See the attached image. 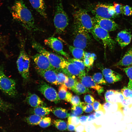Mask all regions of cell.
<instances>
[{
	"mask_svg": "<svg viewBox=\"0 0 132 132\" xmlns=\"http://www.w3.org/2000/svg\"><path fill=\"white\" fill-rule=\"evenodd\" d=\"M51 109L44 106H40L31 110L33 113L42 117H44L49 114L51 111Z\"/></svg>",
	"mask_w": 132,
	"mask_h": 132,
	"instance_id": "obj_23",
	"label": "cell"
},
{
	"mask_svg": "<svg viewBox=\"0 0 132 132\" xmlns=\"http://www.w3.org/2000/svg\"><path fill=\"white\" fill-rule=\"evenodd\" d=\"M44 117H42L35 114H33L26 117L25 121L30 125H37Z\"/></svg>",
	"mask_w": 132,
	"mask_h": 132,
	"instance_id": "obj_27",
	"label": "cell"
},
{
	"mask_svg": "<svg viewBox=\"0 0 132 132\" xmlns=\"http://www.w3.org/2000/svg\"><path fill=\"white\" fill-rule=\"evenodd\" d=\"M93 32L97 39L101 40L105 48L108 47L111 51L114 49L116 42L111 37L108 32L94 22Z\"/></svg>",
	"mask_w": 132,
	"mask_h": 132,
	"instance_id": "obj_8",
	"label": "cell"
},
{
	"mask_svg": "<svg viewBox=\"0 0 132 132\" xmlns=\"http://www.w3.org/2000/svg\"><path fill=\"white\" fill-rule=\"evenodd\" d=\"M102 113H104L102 111H95L94 113L96 118L101 116L102 115Z\"/></svg>",
	"mask_w": 132,
	"mask_h": 132,
	"instance_id": "obj_52",
	"label": "cell"
},
{
	"mask_svg": "<svg viewBox=\"0 0 132 132\" xmlns=\"http://www.w3.org/2000/svg\"><path fill=\"white\" fill-rule=\"evenodd\" d=\"M130 131H131V132H132V128H131Z\"/></svg>",
	"mask_w": 132,
	"mask_h": 132,
	"instance_id": "obj_55",
	"label": "cell"
},
{
	"mask_svg": "<svg viewBox=\"0 0 132 132\" xmlns=\"http://www.w3.org/2000/svg\"><path fill=\"white\" fill-rule=\"evenodd\" d=\"M84 63L85 66L88 68L90 67L92 64L90 63V60L89 57H86L84 55Z\"/></svg>",
	"mask_w": 132,
	"mask_h": 132,
	"instance_id": "obj_48",
	"label": "cell"
},
{
	"mask_svg": "<svg viewBox=\"0 0 132 132\" xmlns=\"http://www.w3.org/2000/svg\"><path fill=\"white\" fill-rule=\"evenodd\" d=\"M121 132V131H120V132Z\"/></svg>",
	"mask_w": 132,
	"mask_h": 132,
	"instance_id": "obj_57",
	"label": "cell"
},
{
	"mask_svg": "<svg viewBox=\"0 0 132 132\" xmlns=\"http://www.w3.org/2000/svg\"><path fill=\"white\" fill-rule=\"evenodd\" d=\"M11 12L13 18L27 30L32 31L40 30L36 25L31 11L22 0L15 2L11 7Z\"/></svg>",
	"mask_w": 132,
	"mask_h": 132,
	"instance_id": "obj_1",
	"label": "cell"
},
{
	"mask_svg": "<svg viewBox=\"0 0 132 132\" xmlns=\"http://www.w3.org/2000/svg\"><path fill=\"white\" fill-rule=\"evenodd\" d=\"M54 123L55 127L59 130L64 131L67 129V125L64 121L60 120H55Z\"/></svg>",
	"mask_w": 132,
	"mask_h": 132,
	"instance_id": "obj_28",
	"label": "cell"
},
{
	"mask_svg": "<svg viewBox=\"0 0 132 132\" xmlns=\"http://www.w3.org/2000/svg\"><path fill=\"white\" fill-rule=\"evenodd\" d=\"M93 20L94 22L108 32L115 31L119 27L118 24L111 19L95 16Z\"/></svg>",
	"mask_w": 132,
	"mask_h": 132,
	"instance_id": "obj_12",
	"label": "cell"
},
{
	"mask_svg": "<svg viewBox=\"0 0 132 132\" xmlns=\"http://www.w3.org/2000/svg\"><path fill=\"white\" fill-rule=\"evenodd\" d=\"M51 111L57 117L65 119L68 117L70 113L66 109L61 107H55L51 109Z\"/></svg>",
	"mask_w": 132,
	"mask_h": 132,
	"instance_id": "obj_25",
	"label": "cell"
},
{
	"mask_svg": "<svg viewBox=\"0 0 132 132\" xmlns=\"http://www.w3.org/2000/svg\"><path fill=\"white\" fill-rule=\"evenodd\" d=\"M110 6L103 4H98L95 7L93 12L96 16L109 19L114 18V17L111 15L109 12Z\"/></svg>",
	"mask_w": 132,
	"mask_h": 132,
	"instance_id": "obj_17",
	"label": "cell"
},
{
	"mask_svg": "<svg viewBox=\"0 0 132 132\" xmlns=\"http://www.w3.org/2000/svg\"><path fill=\"white\" fill-rule=\"evenodd\" d=\"M26 102L32 107L35 108L40 106H45L46 104L37 95L29 93L26 99Z\"/></svg>",
	"mask_w": 132,
	"mask_h": 132,
	"instance_id": "obj_20",
	"label": "cell"
},
{
	"mask_svg": "<svg viewBox=\"0 0 132 132\" xmlns=\"http://www.w3.org/2000/svg\"><path fill=\"white\" fill-rule=\"evenodd\" d=\"M73 46L84 49L89 45L91 41L89 32L81 27L74 26Z\"/></svg>",
	"mask_w": 132,
	"mask_h": 132,
	"instance_id": "obj_7",
	"label": "cell"
},
{
	"mask_svg": "<svg viewBox=\"0 0 132 132\" xmlns=\"http://www.w3.org/2000/svg\"><path fill=\"white\" fill-rule=\"evenodd\" d=\"M45 44L48 46L56 53L68 59V55L63 50V46L61 41L54 37L48 38L44 41Z\"/></svg>",
	"mask_w": 132,
	"mask_h": 132,
	"instance_id": "obj_10",
	"label": "cell"
},
{
	"mask_svg": "<svg viewBox=\"0 0 132 132\" xmlns=\"http://www.w3.org/2000/svg\"><path fill=\"white\" fill-rule=\"evenodd\" d=\"M51 123V118L49 117H44L39 122L38 125L41 127L44 128L50 126Z\"/></svg>",
	"mask_w": 132,
	"mask_h": 132,
	"instance_id": "obj_37",
	"label": "cell"
},
{
	"mask_svg": "<svg viewBox=\"0 0 132 132\" xmlns=\"http://www.w3.org/2000/svg\"><path fill=\"white\" fill-rule=\"evenodd\" d=\"M79 78L80 82L84 86L88 88L95 89L99 95H100L104 91L103 87L96 83L90 76L85 75Z\"/></svg>",
	"mask_w": 132,
	"mask_h": 132,
	"instance_id": "obj_13",
	"label": "cell"
},
{
	"mask_svg": "<svg viewBox=\"0 0 132 132\" xmlns=\"http://www.w3.org/2000/svg\"><path fill=\"white\" fill-rule=\"evenodd\" d=\"M0 90L4 94L11 97L17 95L16 82L5 74L3 67L0 66Z\"/></svg>",
	"mask_w": 132,
	"mask_h": 132,
	"instance_id": "obj_6",
	"label": "cell"
},
{
	"mask_svg": "<svg viewBox=\"0 0 132 132\" xmlns=\"http://www.w3.org/2000/svg\"><path fill=\"white\" fill-rule=\"evenodd\" d=\"M122 13L125 16H130L132 15V8L128 5L124 6Z\"/></svg>",
	"mask_w": 132,
	"mask_h": 132,
	"instance_id": "obj_44",
	"label": "cell"
},
{
	"mask_svg": "<svg viewBox=\"0 0 132 132\" xmlns=\"http://www.w3.org/2000/svg\"><path fill=\"white\" fill-rule=\"evenodd\" d=\"M129 78L128 88L132 89V66L123 69Z\"/></svg>",
	"mask_w": 132,
	"mask_h": 132,
	"instance_id": "obj_34",
	"label": "cell"
},
{
	"mask_svg": "<svg viewBox=\"0 0 132 132\" xmlns=\"http://www.w3.org/2000/svg\"><path fill=\"white\" fill-rule=\"evenodd\" d=\"M67 88L64 84L61 85L59 88L58 95L60 99L70 102L73 95L67 90Z\"/></svg>",
	"mask_w": 132,
	"mask_h": 132,
	"instance_id": "obj_21",
	"label": "cell"
},
{
	"mask_svg": "<svg viewBox=\"0 0 132 132\" xmlns=\"http://www.w3.org/2000/svg\"></svg>",
	"mask_w": 132,
	"mask_h": 132,
	"instance_id": "obj_58",
	"label": "cell"
},
{
	"mask_svg": "<svg viewBox=\"0 0 132 132\" xmlns=\"http://www.w3.org/2000/svg\"><path fill=\"white\" fill-rule=\"evenodd\" d=\"M68 61L77 65L80 68L84 76L86 75L85 66L83 61L81 60L75 58L70 59Z\"/></svg>",
	"mask_w": 132,
	"mask_h": 132,
	"instance_id": "obj_30",
	"label": "cell"
},
{
	"mask_svg": "<svg viewBox=\"0 0 132 132\" xmlns=\"http://www.w3.org/2000/svg\"><path fill=\"white\" fill-rule=\"evenodd\" d=\"M71 90L78 95L90 92L89 88L85 87L81 82L77 81Z\"/></svg>",
	"mask_w": 132,
	"mask_h": 132,
	"instance_id": "obj_26",
	"label": "cell"
},
{
	"mask_svg": "<svg viewBox=\"0 0 132 132\" xmlns=\"http://www.w3.org/2000/svg\"><path fill=\"white\" fill-rule=\"evenodd\" d=\"M68 48L75 58L80 60L84 59L85 53L83 49L70 45Z\"/></svg>",
	"mask_w": 132,
	"mask_h": 132,
	"instance_id": "obj_24",
	"label": "cell"
},
{
	"mask_svg": "<svg viewBox=\"0 0 132 132\" xmlns=\"http://www.w3.org/2000/svg\"><path fill=\"white\" fill-rule=\"evenodd\" d=\"M71 110L72 113L76 116H78L82 114L83 113V110L80 105L76 106H72Z\"/></svg>",
	"mask_w": 132,
	"mask_h": 132,
	"instance_id": "obj_40",
	"label": "cell"
},
{
	"mask_svg": "<svg viewBox=\"0 0 132 132\" xmlns=\"http://www.w3.org/2000/svg\"><path fill=\"white\" fill-rule=\"evenodd\" d=\"M29 0L33 8L41 16L44 18H47L46 5L43 0Z\"/></svg>",
	"mask_w": 132,
	"mask_h": 132,
	"instance_id": "obj_19",
	"label": "cell"
},
{
	"mask_svg": "<svg viewBox=\"0 0 132 132\" xmlns=\"http://www.w3.org/2000/svg\"><path fill=\"white\" fill-rule=\"evenodd\" d=\"M68 124L73 125L76 127L80 123L79 117L75 116L72 113H70L68 119Z\"/></svg>",
	"mask_w": 132,
	"mask_h": 132,
	"instance_id": "obj_33",
	"label": "cell"
},
{
	"mask_svg": "<svg viewBox=\"0 0 132 132\" xmlns=\"http://www.w3.org/2000/svg\"><path fill=\"white\" fill-rule=\"evenodd\" d=\"M79 120L80 123H85L88 121V116L83 115L79 117Z\"/></svg>",
	"mask_w": 132,
	"mask_h": 132,
	"instance_id": "obj_49",
	"label": "cell"
},
{
	"mask_svg": "<svg viewBox=\"0 0 132 132\" xmlns=\"http://www.w3.org/2000/svg\"><path fill=\"white\" fill-rule=\"evenodd\" d=\"M61 70L67 76H77L80 78L84 76L78 66L75 63L69 61H68L66 67Z\"/></svg>",
	"mask_w": 132,
	"mask_h": 132,
	"instance_id": "obj_14",
	"label": "cell"
},
{
	"mask_svg": "<svg viewBox=\"0 0 132 132\" xmlns=\"http://www.w3.org/2000/svg\"><path fill=\"white\" fill-rule=\"evenodd\" d=\"M92 78L94 81L98 84L106 85L107 82L104 79L102 74L100 72L95 73Z\"/></svg>",
	"mask_w": 132,
	"mask_h": 132,
	"instance_id": "obj_29",
	"label": "cell"
},
{
	"mask_svg": "<svg viewBox=\"0 0 132 132\" xmlns=\"http://www.w3.org/2000/svg\"><path fill=\"white\" fill-rule=\"evenodd\" d=\"M104 77L106 82L109 83H113L121 80L122 77L121 74L118 73L110 77Z\"/></svg>",
	"mask_w": 132,
	"mask_h": 132,
	"instance_id": "obj_32",
	"label": "cell"
},
{
	"mask_svg": "<svg viewBox=\"0 0 132 132\" xmlns=\"http://www.w3.org/2000/svg\"><path fill=\"white\" fill-rule=\"evenodd\" d=\"M38 90L49 101L55 104L60 102V99L56 90L45 82L41 83L38 86Z\"/></svg>",
	"mask_w": 132,
	"mask_h": 132,
	"instance_id": "obj_9",
	"label": "cell"
},
{
	"mask_svg": "<svg viewBox=\"0 0 132 132\" xmlns=\"http://www.w3.org/2000/svg\"><path fill=\"white\" fill-rule=\"evenodd\" d=\"M57 81L58 85L64 84L68 79V76L63 73L59 72L56 70Z\"/></svg>",
	"mask_w": 132,
	"mask_h": 132,
	"instance_id": "obj_35",
	"label": "cell"
},
{
	"mask_svg": "<svg viewBox=\"0 0 132 132\" xmlns=\"http://www.w3.org/2000/svg\"><path fill=\"white\" fill-rule=\"evenodd\" d=\"M106 102L113 103H121L124 99L121 93L118 90L110 89L107 90L105 94Z\"/></svg>",
	"mask_w": 132,
	"mask_h": 132,
	"instance_id": "obj_15",
	"label": "cell"
},
{
	"mask_svg": "<svg viewBox=\"0 0 132 132\" xmlns=\"http://www.w3.org/2000/svg\"><path fill=\"white\" fill-rule=\"evenodd\" d=\"M77 81L76 77L68 76V79L64 84L68 88L71 90L75 86Z\"/></svg>",
	"mask_w": 132,
	"mask_h": 132,
	"instance_id": "obj_31",
	"label": "cell"
},
{
	"mask_svg": "<svg viewBox=\"0 0 132 132\" xmlns=\"http://www.w3.org/2000/svg\"><path fill=\"white\" fill-rule=\"evenodd\" d=\"M93 110L95 111H101L104 114L105 112L103 107V105H102L99 102L95 100L92 104Z\"/></svg>",
	"mask_w": 132,
	"mask_h": 132,
	"instance_id": "obj_41",
	"label": "cell"
},
{
	"mask_svg": "<svg viewBox=\"0 0 132 132\" xmlns=\"http://www.w3.org/2000/svg\"><path fill=\"white\" fill-rule=\"evenodd\" d=\"M132 36L130 32L126 30H123L118 33L116 38V41L121 47L123 48L130 43Z\"/></svg>",
	"mask_w": 132,
	"mask_h": 132,
	"instance_id": "obj_18",
	"label": "cell"
},
{
	"mask_svg": "<svg viewBox=\"0 0 132 132\" xmlns=\"http://www.w3.org/2000/svg\"><path fill=\"white\" fill-rule=\"evenodd\" d=\"M113 4L116 15H119L121 13L123 6L122 5L115 2H114Z\"/></svg>",
	"mask_w": 132,
	"mask_h": 132,
	"instance_id": "obj_43",
	"label": "cell"
},
{
	"mask_svg": "<svg viewBox=\"0 0 132 132\" xmlns=\"http://www.w3.org/2000/svg\"><path fill=\"white\" fill-rule=\"evenodd\" d=\"M132 48L125 54L122 58L116 64L117 66H129L132 65Z\"/></svg>",
	"mask_w": 132,
	"mask_h": 132,
	"instance_id": "obj_22",
	"label": "cell"
},
{
	"mask_svg": "<svg viewBox=\"0 0 132 132\" xmlns=\"http://www.w3.org/2000/svg\"><path fill=\"white\" fill-rule=\"evenodd\" d=\"M96 118L94 113L91 114L88 116V121H90Z\"/></svg>",
	"mask_w": 132,
	"mask_h": 132,
	"instance_id": "obj_51",
	"label": "cell"
},
{
	"mask_svg": "<svg viewBox=\"0 0 132 132\" xmlns=\"http://www.w3.org/2000/svg\"><path fill=\"white\" fill-rule=\"evenodd\" d=\"M0 38H1V36H0Z\"/></svg>",
	"mask_w": 132,
	"mask_h": 132,
	"instance_id": "obj_56",
	"label": "cell"
},
{
	"mask_svg": "<svg viewBox=\"0 0 132 132\" xmlns=\"http://www.w3.org/2000/svg\"><path fill=\"white\" fill-rule=\"evenodd\" d=\"M70 102L72 106H76L79 105L81 102L79 97L77 95L72 96Z\"/></svg>",
	"mask_w": 132,
	"mask_h": 132,
	"instance_id": "obj_45",
	"label": "cell"
},
{
	"mask_svg": "<svg viewBox=\"0 0 132 132\" xmlns=\"http://www.w3.org/2000/svg\"><path fill=\"white\" fill-rule=\"evenodd\" d=\"M69 19L64 10L62 0H57L54 19V23L56 33H63L69 23Z\"/></svg>",
	"mask_w": 132,
	"mask_h": 132,
	"instance_id": "obj_4",
	"label": "cell"
},
{
	"mask_svg": "<svg viewBox=\"0 0 132 132\" xmlns=\"http://www.w3.org/2000/svg\"><path fill=\"white\" fill-rule=\"evenodd\" d=\"M122 132H131V131L130 130V131L126 129V130H124V131H123Z\"/></svg>",
	"mask_w": 132,
	"mask_h": 132,
	"instance_id": "obj_54",
	"label": "cell"
},
{
	"mask_svg": "<svg viewBox=\"0 0 132 132\" xmlns=\"http://www.w3.org/2000/svg\"><path fill=\"white\" fill-rule=\"evenodd\" d=\"M75 132H86L85 126L80 124L76 127Z\"/></svg>",
	"mask_w": 132,
	"mask_h": 132,
	"instance_id": "obj_47",
	"label": "cell"
},
{
	"mask_svg": "<svg viewBox=\"0 0 132 132\" xmlns=\"http://www.w3.org/2000/svg\"><path fill=\"white\" fill-rule=\"evenodd\" d=\"M76 126L74 125L70 124H68L67 125V129L70 131L73 132L75 131Z\"/></svg>",
	"mask_w": 132,
	"mask_h": 132,
	"instance_id": "obj_50",
	"label": "cell"
},
{
	"mask_svg": "<svg viewBox=\"0 0 132 132\" xmlns=\"http://www.w3.org/2000/svg\"><path fill=\"white\" fill-rule=\"evenodd\" d=\"M79 105L82 108L83 111L86 113H89L93 110V108L92 104L86 102H81Z\"/></svg>",
	"mask_w": 132,
	"mask_h": 132,
	"instance_id": "obj_39",
	"label": "cell"
},
{
	"mask_svg": "<svg viewBox=\"0 0 132 132\" xmlns=\"http://www.w3.org/2000/svg\"><path fill=\"white\" fill-rule=\"evenodd\" d=\"M38 74L48 82L53 84L58 85L57 81L56 70H43L36 68Z\"/></svg>",
	"mask_w": 132,
	"mask_h": 132,
	"instance_id": "obj_16",
	"label": "cell"
},
{
	"mask_svg": "<svg viewBox=\"0 0 132 132\" xmlns=\"http://www.w3.org/2000/svg\"><path fill=\"white\" fill-rule=\"evenodd\" d=\"M32 46L38 53L46 56L56 70H61L66 67L68 61L63 57L47 50L35 41H32Z\"/></svg>",
	"mask_w": 132,
	"mask_h": 132,
	"instance_id": "obj_2",
	"label": "cell"
},
{
	"mask_svg": "<svg viewBox=\"0 0 132 132\" xmlns=\"http://www.w3.org/2000/svg\"><path fill=\"white\" fill-rule=\"evenodd\" d=\"M12 108V105L3 100L0 97V110L5 111Z\"/></svg>",
	"mask_w": 132,
	"mask_h": 132,
	"instance_id": "obj_36",
	"label": "cell"
},
{
	"mask_svg": "<svg viewBox=\"0 0 132 132\" xmlns=\"http://www.w3.org/2000/svg\"><path fill=\"white\" fill-rule=\"evenodd\" d=\"M102 72L104 77H110L118 73L110 69L107 68L103 69Z\"/></svg>",
	"mask_w": 132,
	"mask_h": 132,
	"instance_id": "obj_42",
	"label": "cell"
},
{
	"mask_svg": "<svg viewBox=\"0 0 132 132\" xmlns=\"http://www.w3.org/2000/svg\"><path fill=\"white\" fill-rule=\"evenodd\" d=\"M32 58L36 65V68L43 70H56L47 57L42 54H36L32 56Z\"/></svg>",
	"mask_w": 132,
	"mask_h": 132,
	"instance_id": "obj_11",
	"label": "cell"
},
{
	"mask_svg": "<svg viewBox=\"0 0 132 132\" xmlns=\"http://www.w3.org/2000/svg\"><path fill=\"white\" fill-rule=\"evenodd\" d=\"M19 55L16 61L17 68L19 72L26 82L29 79L30 59L25 49L23 43H21Z\"/></svg>",
	"mask_w": 132,
	"mask_h": 132,
	"instance_id": "obj_5",
	"label": "cell"
},
{
	"mask_svg": "<svg viewBox=\"0 0 132 132\" xmlns=\"http://www.w3.org/2000/svg\"><path fill=\"white\" fill-rule=\"evenodd\" d=\"M131 116H132V104L130 105V111L129 115Z\"/></svg>",
	"mask_w": 132,
	"mask_h": 132,
	"instance_id": "obj_53",
	"label": "cell"
},
{
	"mask_svg": "<svg viewBox=\"0 0 132 132\" xmlns=\"http://www.w3.org/2000/svg\"><path fill=\"white\" fill-rule=\"evenodd\" d=\"M84 99L86 102L92 104L95 101L93 97L91 95L89 94L85 95L84 96Z\"/></svg>",
	"mask_w": 132,
	"mask_h": 132,
	"instance_id": "obj_46",
	"label": "cell"
},
{
	"mask_svg": "<svg viewBox=\"0 0 132 132\" xmlns=\"http://www.w3.org/2000/svg\"><path fill=\"white\" fill-rule=\"evenodd\" d=\"M121 92L123 96L124 99H127L131 98L132 96V89L124 86L121 89Z\"/></svg>",
	"mask_w": 132,
	"mask_h": 132,
	"instance_id": "obj_38",
	"label": "cell"
},
{
	"mask_svg": "<svg viewBox=\"0 0 132 132\" xmlns=\"http://www.w3.org/2000/svg\"><path fill=\"white\" fill-rule=\"evenodd\" d=\"M74 26L79 27L86 30L94 37L98 40L93 32L94 22L93 19L85 10L79 9L76 10L73 15Z\"/></svg>",
	"mask_w": 132,
	"mask_h": 132,
	"instance_id": "obj_3",
	"label": "cell"
}]
</instances>
